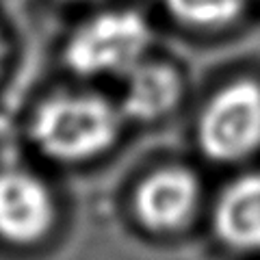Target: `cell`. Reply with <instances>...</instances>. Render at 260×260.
I'll return each mask as SVG.
<instances>
[{
  "mask_svg": "<svg viewBox=\"0 0 260 260\" xmlns=\"http://www.w3.org/2000/svg\"><path fill=\"white\" fill-rule=\"evenodd\" d=\"M121 111L87 93H63L35 111L30 137L48 158L78 162L100 156L117 141Z\"/></svg>",
  "mask_w": 260,
  "mask_h": 260,
  "instance_id": "obj_1",
  "label": "cell"
},
{
  "mask_svg": "<svg viewBox=\"0 0 260 260\" xmlns=\"http://www.w3.org/2000/svg\"><path fill=\"white\" fill-rule=\"evenodd\" d=\"M152 46L148 20L135 9H113L93 15L72 32L63 61L78 76L128 74Z\"/></svg>",
  "mask_w": 260,
  "mask_h": 260,
  "instance_id": "obj_2",
  "label": "cell"
},
{
  "mask_svg": "<svg viewBox=\"0 0 260 260\" xmlns=\"http://www.w3.org/2000/svg\"><path fill=\"white\" fill-rule=\"evenodd\" d=\"M198 143L215 162H237L260 148V85L243 78L210 98L198 121Z\"/></svg>",
  "mask_w": 260,
  "mask_h": 260,
  "instance_id": "obj_3",
  "label": "cell"
},
{
  "mask_svg": "<svg viewBox=\"0 0 260 260\" xmlns=\"http://www.w3.org/2000/svg\"><path fill=\"white\" fill-rule=\"evenodd\" d=\"M54 223L48 186L26 172L0 174V239L13 245L42 241Z\"/></svg>",
  "mask_w": 260,
  "mask_h": 260,
  "instance_id": "obj_4",
  "label": "cell"
},
{
  "mask_svg": "<svg viewBox=\"0 0 260 260\" xmlns=\"http://www.w3.org/2000/svg\"><path fill=\"white\" fill-rule=\"evenodd\" d=\"M200 182L189 169L167 167L143 178L135 193V215L152 232H174L193 217Z\"/></svg>",
  "mask_w": 260,
  "mask_h": 260,
  "instance_id": "obj_5",
  "label": "cell"
},
{
  "mask_svg": "<svg viewBox=\"0 0 260 260\" xmlns=\"http://www.w3.org/2000/svg\"><path fill=\"white\" fill-rule=\"evenodd\" d=\"M213 228L223 245L260 251V174L239 178L219 195Z\"/></svg>",
  "mask_w": 260,
  "mask_h": 260,
  "instance_id": "obj_6",
  "label": "cell"
},
{
  "mask_svg": "<svg viewBox=\"0 0 260 260\" xmlns=\"http://www.w3.org/2000/svg\"><path fill=\"white\" fill-rule=\"evenodd\" d=\"M182 93V80L167 63L141 61L126 74L121 115L137 121H156L172 111Z\"/></svg>",
  "mask_w": 260,
  "mask_h": 260,
  "instance_id": "obj_7",
  "label": "cell"
},
{
  "mask_svg": "<svg viewBox=\"0 0 260 260\" xmlns=\"http://www.w3.org/2000/svg\"><path fill=\"white\" fill-rule=\"evenodd\" d=\"M176 22L198 30H219L234 24L247 0H162Z\"/></svg>",
  "mask_w": 260,
  "mask_h": 260,
  "instance_id": "obj_8",
  "label": "cell"
},
{
  "mask_svg": "<svg viewBox=\"0 0 260 260\" xmlns=\"http://www.w3.org/2000/svg\"><path fill=\"white\" fill-rule=\"evenodd\" d=\"M3 61H5V42H3V35H0V70H3Z\"/></svg>",
  "mask_w": 260,
  "mask_h": 260,
  "instance_id": "obj_9",
  "label": "cell"
},
{
  "mask_svg": "<svg viewBox=\"0 0 260 260\" xmlns=\"http://www.w3.org/2000/svg\"><path fill=\"white\" fill-rule=\"evenodd\" d=\"M72 3H80V0H72Z\"/></svg>",
  "mask_w": 260,
  "mask_h": 260,
  "instance_id": "obj_10",
  "label": "cell"
}]
</instances>
